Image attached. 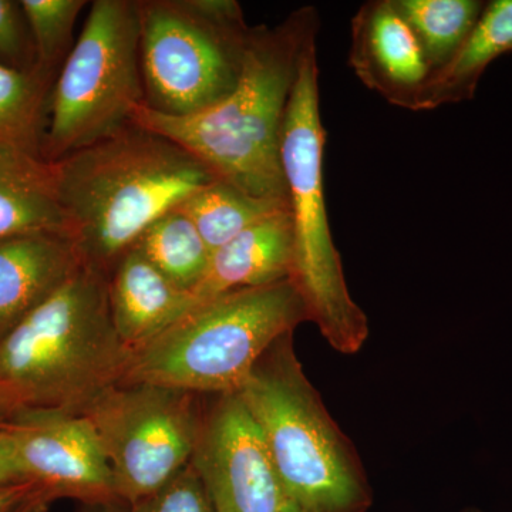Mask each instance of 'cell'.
<instances>
[{"mask_svg": "<svg viewBox=\"0 0 512 512\" xmlns=\"http://www.w3.org/2000/svg\"><path fill=\"white\" fill-rule=\"evenodd\" d=\"M318 32V10L312 6L296 9L274 28L252 26L241 79L227 99L185 117L143 106L133 124L170 138L256 200L289 208L282 128L303 52Z\"/></svg>", "mask_w": 512, "mask_h": 512, "instance_id": "obj_1", "label": "cell"}, {"mask_svg": "<svg viewBox=\"0 0 512 512\" xmlns=\"http://www.w3.org/2000/svg\"><path fill=\"white\" fill-rule=\"evenodd\" d=\"M53 168L83 265L106 276L154 221L218 180L190 151L136 124Z\"/></svg>", "mask_w": 512, "mask_h": 512, "instance_id": "obj_2", "label": "cell"}, {"mask_svg": "<svg viewBox=\"0 0 512 512\" xmlns=\"http://www.w3.org/2000/svg\"><path fill=\"white\" fill-rule=\"evenodd\" d=\"M130 357L111 318L109 276L82 265L0 340V386L20 409L82 413L123 380Z\"/></svg>", "mask_w": 512, "mask_h": 512, "instance_id": "obj_3", "label": "cell"}, {"mask_svg": "<svg viewBox=\"0 0 512 512\" xmlns=\"http://www.w3.org/2000/svg\"><path fill=\"white\" fill-rule=\"evenodd\" d=\"M264 436L286 500L302 512H366L365 467L305 375L293 332L276 340L237 392Z\"/></svg>", "mask_w": 512, "mask_h": 512, "instance_id": "obj_4", "label": "cell"}, {"mask_svg": "<svg viewBox=\"0 0 512 512\" xmlns=\"http://www.w3.org/2000/svg\"><path fill=\"white\" fill-rule=\"evenodd\" d=\"M326 130L320 116L318 37L303 52L282 128L281 163L292 218V284L309 322L330 348L355 355L369 338L366 313L350 295L326 208L323 157Z\"/></svg>", "mask_w": 512, "mask_h": 512, "instance_id": "obj_5", "label": "cell"}, {"mask_svg": "<svg viewBox=\"0 0 512 512\" xmlns=\"http://www.w3.org/2000/svg\"><path fill=\"white\" fill-rule=\"evenodd\" d=\"M309 322L291 279L198 302L131 353L121 382L173 387L197 396L237 393L272 345Z\"/></svg>", "mask_w": 512, "mask_h": 512, "instance_id": "obj_6", "label": "cell"}, {"mask_svg": "<svg viewBox=\"0 0 512 512\" xmlns=\"http://www.w3.org/2000/svg\"><path fill=\"white\" fill-rule=\"evenodd\" d=\"M146 107L185 117L227 99L252 26L235 0H137Z\"/></svg>", "mask_w": 512, "mask_h": 512, "instance_id": "obj_7", "label": "cell"}, {"mask_svg": "<svg viewBox=\"0 0 512 512\" xmlns=\"http://www.w3.org/2000/svg\"><path fill=\"white\" fill-rule=\"evenodd\" d=\"M143 106L137 0H94L50 92L40 154L55 163L99 143Z\"/></svg>", "mask_w": 512, "mask_h": 512, "instance_id": "obj_8", "label": "cell"}, {"mask_svg": "<svg viewBox=\"0 0 512 512\" xmlns=\"http://www.w3.org/2000/svg\"><path fill=\"white\" fill-rule=\"evenodd\" d=\"M200 397L151 383L120 382L84 407L104 448L121 503L153 494L191 463Z\"/></svg>", "mask_w": 512, "mask_h": 512, "instance_id": "obj_9", "label": "cell"}, {"mask_svg": "<svg viewBox=\"0 0 512 512\" xmlns=\"http://www.w3.org/2000/svg\"><path fill=\"white\" fill-rule=\"evenodd\" d=\"M6 429L26 483L53 501L121 503L109 458L86 414L22 409Z\"/></svg>", "mask_w": 512, "mask_h": 512, "instance_id": "obj_10", "label": "cell"}, {"mask_svg": "<svg viewBox=\"0 0 512 512\" xmlns=\"http://www.w3.org/2000/svg\"><path fill=\"white\" fill-rule=\"evenodd\" d=\"M202 407L191 466L217 512H282L289 503L258 424L238 393Z\"/></svg>", "mask_w": 512, "mask_h": 512, "instance_id": "obj_11", "label": "cell"}, {"mask_svg": "<svg viewBox=\"0 0 512 512\" xmlns=\"http://www.w3.org/2000/svg\"><path fill=\"white\" fill-rule=\"evenodd\" d=\"M350 33L349 66L357 79L393 106L420 111L431 72L393 0L363 3Z\"/></svg>", "mask_w": 512, "mask_h": 512, "instance_id": "obj_12", "label": "cell"}, {"mask_svg": "<svg viewBox=\"0 0 512 512\" xmlns=\"http://www.w3.org/2000/svg\"><path fill=\"white\" fill-rule=\"evenodd\" d=\"M82 265L69 235L39 232L0 239V340Z\"/></svg>", "mask_w": 512, "mask_h": 512, "instance_id": "obj_13", "label": "cell"}, {"mask_svg": "<svg viewBox=\"0 0 512 512\" xmlns=\"http://www.w3.org/2000/svg\"><path fill=\"white\" fill-rule=\"evenodd\" d=\"M109 302L117 335L131 353L156 339L198 303L192 293L174 285L134 248L109 276Z\"/></svg>", "mask_w": 512, "mask_h": 512, "instance_id": "obj_14", "label": "cell"}, {"mask_svg": "<svg viewBox=\"0 0 512 512\" xmlns=\"http://www.w3.org/2000/svg\"><path fill=\"white\" fill-rule=\"evenodd\" d=\"M292 261L291 212L282 210L214 249L207 272L192 295L202 302L238 289L284 281L291 278Z\"/></svg>", "mask_w": 512, "mask_h": 512, "instance_id": "obj_15", "label": "cell"}, {"mask_svg": "<svg viewBox=\"0 0 512 512\" xmlns=\"http://www.w3.org/2000/svg\"><path fill=\"white\" fill-rule=\"evenodd\" d=\"M39 232L70 237L53 163L37 151L0 143V239Z\"/></svg>", "mask_w": 512, "mask_h": 512, "instance_id": "obj_16", "label": "cell"}, {"mask_svg": "<svg viewBox=\"0 0 512 512\" xmlns=\"http://www.w3.org/2000/svg\"><path fill=\"white\" fill-rule=\"evenodd\" d=\"M507 53H512V0H491L460 52L430 77L420 111L473 99L485 70Z\"/></svg>", "mask_w": 512, "mask_h": 512, "instance_id": "obj_17", "label": "cell"}, {"mask_svg": "<svg viewBox=\"0 0 512 512\" xmlns=\"http://www.w3.org/2000/svg\"><path fill=\"white\" fill-rule=\"evenodd\" d=\"M413 30L431 76L446 69L476 28L481 0H393Z\"/></svg>", "mask_w": 512, "mask_h": 512, "instance_id": "obj_18", "label": "cell"}, {"mask_svg": "<svg viewBox=\"0 0 512 512\" xmlns=\"http://www.w3.org/2000/svg\"><path fill=\"white\" fill-rule=\"evenodd\" d=\"M133 248L185 292L194 293L210 264V248L180 205L154 221Z\"/></svg>", "mask_w": 512, "mask_h": 512, "instance_id": "obj_19", "label": "cell"}, {"mask_svg": "<svg viewBox=\"0 0 512 512\" xmlns=\"http://www.w3.org/2000/svg\"><path fill=\"white\" fill-rule=\"evenodd\" d=\"M210 251L222 247L256 222L282 210V205L256 200L225 181L201 188L180 205Z\"/></svg>", "mask_w": 512, "mask_h": 512, "instance_id": "obj_20", "label": "cell"}, {"mask_svg": "<svg viewBox=\"0 0 512 512\" xmlns=\"http://www.w3.org/2000/svg\"><path fill=\"white\" fill-rule=\"evenodd\" d=\"M55 80L0 64V143L40 153L47 104Z\"/></svg>", "mask_w": 512, "mask_h": 512, "instance_id": "obj_21", "label": "cell"}, {"mask_svg": "<svg viewBox=\"0 0 512 512\" xmlns=\"http://www.w3.org/2000/svg\"><path fill=\"white\" fill-rule=\"evenodd\" d=\"M23 12L32 35L36 66L40 73L56 80L72 52L74 26L87 5L86 0H22Z\"/></svg>", "mask_w": 512, "mask_h": 512, "instance_id": "obj_22", "label": "cell"}, {"mask_svg": "<svg viewBox=\"0 0 512 512\" xmlns=\"http://www.w3.org/2000/svg\"><path fill=\"white\" fill-rule=\"evenodd\" d=\"M128 512H217L197 471L183 468L153 494L128 505Z\"/></svg>", "mask_w": 512, "mask_h": 512, "instance_id": "obj_23", "label": "cell"}, {"mask_svg": "<svg viewBox=\"0 0 512 512\" xmlns=\"http://www.w3.org/2000/svg\"><path fill=\"white\" fill-rule=\"evenodd\" d=\"M0 64L20 72H39L28 20L20 2L13 0H0Z\"/></svg>", "mask_w": 512, "mask_h": 512, "instance_id": "obj_24", "label": "cell"}, {"mask_svg": "<svg viewBox=\"0 0 512 512\" xmlns=\"http://www.w3.org/2000/svg\"><path fill=\"white\" fill-rule=\"evenodd\" d=\"M20 483H26V481L16 463L8 429L3 427L0 429V488Z\"/></svg>", "mask_w": 512, "mask_h": 512, "instance_id": "obj_25", "label": "cell"}, {"mask_svg": "<svg viewBox=\"0 0 512 512\" xmlns=\"http://www.w3.org/2000/svg\"><path fill=\"white\" fill-rule=\"evenodd\" d=\"M40 493H43V491L30 483H20L0 488V512H16Z\"/></svg>", "mask_w": 512, "mask_h": 512, "instance_id": "obj_26", "label": "cell"}, {"mask_svg": "<svg viewBox=\"0 0 512 512\" xmlns=\"http://www.w3.org/2000/svg\"><path fill=\"white\" fill-rule=\"evenodd\" d=\"M19 410L22 409H20L15 400L9 396V393L0 386V429L8 426Z\"/></svg>", "mask_w": 512, "mask_h": 512, "instance_id": "obj_27", "label": "cell"}, {"mask_svg": "<svg viewBox=\"0 0 512 512\" xmlns=\"http://www.w3.org/2000/svg\"><path fill=\"white\" fill-rule=\"evenodd\" d=\"M52 503L53 500L49 495L40 493L35 495L32 500H29L28 503L20 507L16 512H47Z\"/></svg>", "mask_w": 512, "mask_h": 512, "instance_id": "obj_28", "label": "cell"}, {"mask_svg": "<svg viewBox=\"0 0 512 512\" xmlns=\"http://www.w3.org/2000/svg\"><path fill=\"white\" fill-rule=\"evenodd\" d=\"M76 512H128L127 505L123 503H96L80 504Z\"/></svg>", "mask_w": 512, "mask_h": 512, "instance_id": "obj_29", "label": "cell"}, {"mask_svg": "<svg viewBox=\"0 0 512 512\" xmlns=\"http://www.w3.org/2000/svg\"><path fill=\"white\" fill-rule=\"evenodd\" d=\"M282 512H302V511L299 510V508L296 507V505H293L292 503H288V504H286V507L284 508V510H282Z\"/></svg>", "mask_w": 512, "mask_h": 512, "instance_id": "obj_30", "label": "cell"}, {"mask_svg": "<svg viewBox=\"0 0 512 512\" xmlns=\"http://www.w3.org/2000/svg\"><path fill=\"white\" fill-rule=\"evenodd\" d=\"M464 512H481L480 510H466Z\"/></svg>", "mask_w": 512, "mask_h": 512, "instance_id": "obj_31", "label": "cell"}]
</instances>
